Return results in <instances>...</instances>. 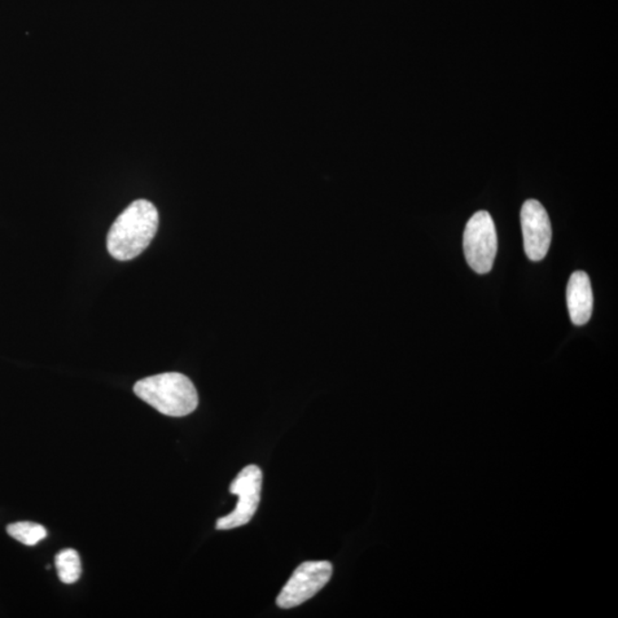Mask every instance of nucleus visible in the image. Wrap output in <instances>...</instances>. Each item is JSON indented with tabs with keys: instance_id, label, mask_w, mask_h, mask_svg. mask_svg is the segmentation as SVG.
<instances>
[{
	"instance_id": "f257e3e1",
	"label": "nucleus",
	"mask_w": 618,
	"mask_h": 618,
	"mask_svg": "<svg viewBox=\"0 0 618 618\" xmlns=\"http://www.w3.org/2000/svg\"><path fill=\"white\" fill-rule=\"evenodd\" d=\"M159 223L160 216L155 205L146 200L133 201L121 213L109 231V253L116 260H134L155 238Z\"/></svg>"
},
{
	"instance_id": "f03ea898",
	"label": "nucleus",
	"mask_w": 618,
	"mask_h": 618,
	"mask_svg": "<svg viewBox=\"0 0 618 618\" xmlns=\"http://www.w3.org/2000/svg\"><path fill=\"white\" fill-rule=\"evenodd\" d=\"M134 393L161 414L183 417L199 406V394L192 381L179 372H166L139 380Z\"/></svg>"
},
{
	"instance_id": "7ed1b4c3",
	"label": "nucleus",
	"mask_w": 618,
	"mask_h": 618,
	"mask_svg": "<svg viewBox=\"0 0 618 618\" xmlns=\"http://www.w3.org/2000/svg\"><path fill=\"white\" fill-rule=\"evenodd\" d=\"M464 253L467 264L477 274H486L493 270L497 254V233L489 212L473 214L464 231Z\"/></svg>"
},
{
	"instance_id": "20e7f679",
	"label": "nucleus",
	"mask_w": 618,
	"mask_h": 618,
	"mask_svg": "<svg viewBox=\"0 0 618 618\" xmlns=\"http://www.w3.org/2000/svg\"><path fill=\"white\" fill-rule=\"evenodd\" d=\"M262 489V472L257 466L244 467L231 482V494L239 497L235 510L217 520L218 530H230L248 525L260 506Z\"/></svg>"
},
{
	"instance_id": "39448f33",
	"label": "nucleus",
	"mask_w": 618,
	"mask_h": 618,
	"mask_svg": "<svg viewBox=\"0 0 618 618\" xmlns=\"http://www.w3.org/2000/svg\"><path fill=\"white\" fill-rule=\"evenodd\" d=\"M331 576L332 564L329 561H306L292 574L276 599V603L282 609L300 606L319 593L331 580Z\"/></svg>"
},
{
	"instance_id": "423d86ee",
	"label": "nucleus",
	"mask_w": 618,
	"mask_h": 618,
	"mask_svg": "<svg viewBox=\"0 0 618 618\" xmlns=\"http://www.w3.org/2000/svg\"><path fill=\"white\" fill-rule=\"evenodd\" d=\"M525 251L530 260L541 261L549 252L552 227L544 206L536 200L525 201L521 209Z\"/></svg>"
},
{
	"instance_id": "0eeeda50",
	"label": "nucleus",
	"mask_w": 618,
	"mask_h": 618,
	"mask_svg": "<svg viewBox=\"0 0 618 618\" xmlns=\"http://www.w3.org/2000/svg\"><path fill=\"white\" fill-rule=\"evenodd\" d=\"M567 306L572 322L575 326H584L590 321L593 312V293L589 275L585 271H575L569 279Z\"/></svg>"
},
{
	"instance_id": "6e6552de",
	"label": "nucleus",
	"mask_w": 618,
	"mask_h": 618,
	"mask_svg": "<svg viewBox=\"0 0 618 618\" xmlns=\"http://www.w3.org/2000/svg\"><path fill=\"white\" fill-rule=\"evenodd\" d=\"M55 567L60 581L64 584H74L80 580L82 564L80 554L73 549L60 551L55 556Z\"/></svg>"
},
{
	"instance_id": "1a4fd4ad",
	"label": "nucleus",
	"mask_w": 618,
	"mask_h": 618,
	"mask_svg": "<svg viewBox=\"0 0 618 618\" xmlns=\"http://www.w3.org/2000/svg\"><path fill=\"white\" fill-rule=\"evenodd\" d=\"M7 533L11 537L27 546L36 545L47 536V530L34 523H15L8 525Z\"/></svg>"
}]
</instances>
